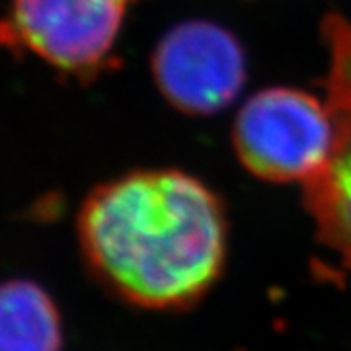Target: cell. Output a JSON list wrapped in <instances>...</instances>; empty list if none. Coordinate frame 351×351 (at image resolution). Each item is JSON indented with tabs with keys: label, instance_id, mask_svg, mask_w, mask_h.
<instances>
[{
	"label": "cell",
	"instance_id": "obj_1",
	"mask_svg": "<svg viewBox=\"0 0 351 351\" xmlns=\"http://www.w3.org/2000/svg\"><path fill=\"white\" fill-rule=\"evenodd\" d=\"M76 232L101 287L145 311L191 308L225 274V203L184 170H131L98 184L80 205Z\"/></svg>",
	"mask_w": 351,
	"mask_h": 351
},
{
	"label": "cell",
	"instance_id": "obj_2",
	"mask_svg": "<svg viewBox=\"0 0 351 351\" xmlns=\"http://www.w3.org/2000/svg\"><path fill=\"white\" fill-rule=\"evenodd\" d=\"M141 0H8L0 47L32 55L82 84L117 64L127 12Z\"/></svg>",
	"mask_w": 351,
	"mask_h": 351
},
{
	"label": "cell",
	"instance_id": "obj_3",
	"mask_svg": "<svg viewBox=\"0 0 351 351\" xmlns=\"http://www.w3.org/2000/svg\"><path fill=\"white\" fill-rule=\"evenodd\" d=\"M330 145L326 104L299 88H263L246 100L232 123L240 164L274 184H304L324 164Z\"/></svg>",
	"mask_w": 351,
	"mask_h": 351
},
{
	"label": "cell",
	"instance_id": "obj_4",
	"mask_svg": "<svg viewBox=\"0 0 351 351\" xmlns=\"http://www.w3.org/2000/svg\"><path fill=\"white\" fill-rule=\"evenodd\" d=\"M320 34L328 53L322 86L332 145L324 164L302 184V203L318 240L351 271V20L326 14Z\"/></svg>",
	"mask_w": 351,
	"mask_h": 351
},
{
	"label": "cell",
	"instance_id": "obj_5",
	"mask_svg": "<svg viewBox=\"0 0 351 351\" xmlns=\"http://www.w3.org/2000/svg\"><path fill=\"white\" fill-rule=\"evenodd\" d=\"M152 78L172 108L186 115H213L239 98L246 82V55L226 27L189 20L156 43Z\"/></svg>",
	"mask_w": 351,
	"mask_h": 351
},
{
	"label": "cell",
	"instance_id": "obj_6",
	"mask_svg": "<svg viewBox=\"0 0 351 351\" xmlns=\"http://www.w3.org/2000/svg\"><path fill=\"white\" fill-rule=\"evenodd\" d=\"M0 351H63L59 308L36 281L0 283Z\"/></svg>",
	"mask_w": 351,
	"mask_h": 351
}]
</instances>
